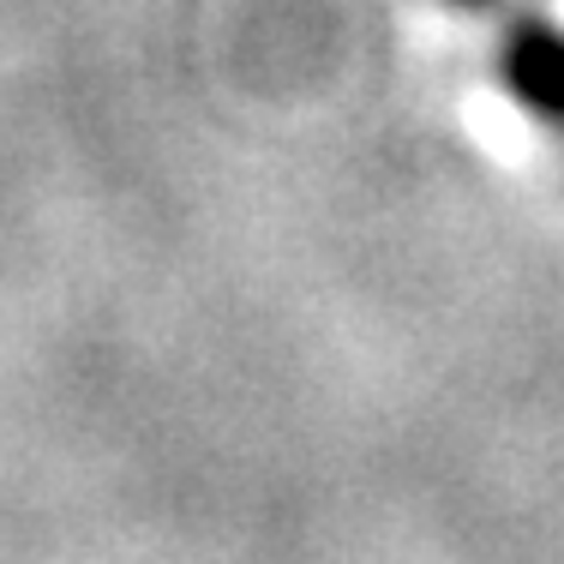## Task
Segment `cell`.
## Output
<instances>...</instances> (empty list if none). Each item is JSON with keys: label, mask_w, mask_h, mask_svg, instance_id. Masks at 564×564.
Listing matches in <instances>:
<instances>
[{"label": "cell", "mask_w": 564, "mask_h": 564, "mask_svg": "<svg viewBox=\"0 0 564 564\" xmlns=\"http://www.w3.org/2000/svg\"><path fill=\"white\" fill-rule=\"evenodd\" d=\"M499 78L541 127L564 132V24L546 12H510L499 36Z\"/></svg>", "instance_id": "obj_1"}, {"label": "cell", "mask_w": 564, "mask_h": 564, "mask_svg": "<svg viewBox=\"0 0 564 564\" xmlns=\"http://www.w3.org/2000/svg\"><path fill=\"white\" fill-rule=\"evenodd\" d=\"M456 7H492V0H456Z\"/></svg>", "instance_id": "obj_2"}]
</instances>
